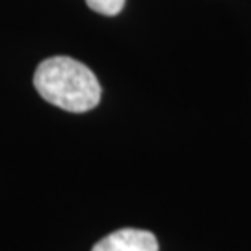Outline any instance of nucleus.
<instances>
[{
  "instance_id": "f03ea898",
  "label": "nucleus",
  "mask_w": 251,
  "mask_h": 251,
  "mask_svg": "<svg viewBox=\"0 0 251 251\" xmlns=\"http://www.w3.org/2000/svg\"><path fill=\"white\" fill-rule=\"evenodd\" d=\"M91 251H158V240L151 231L125 227L100 238Z\"/></svg>"
},
{
  "instance_id": "f257e3e1",
  "label": "nucleus",
  "mask_w": 251,
  "mask_h": 251,
  "mask_svg": "<svg viewBox=\"0 0 251 251\" xmlns=\"http://www.w3.org/2000/svg\"><path fill=\"white\" fill-rule=\"evenodd\" d=\"M37 93L65 112H90L100 102V84L88 65L69 56H52L34 73Z\"/></svg>"
},
{
  "instance_id": "7ed1b4c3",
  "label": "nucleus",
  "mask_w": 251,
  "mask_h": 251,
  "mask_svg": "<svg viewBox=\"0 0 251 251\" xmlns=\"http://www.w3.org/2000/svg\"><path fill=\"white\" fill-rule=\"evenodd\" d=\"M86 4L100 15H117L125 6V0H86Z\"/></svg>"
}]
</instances>
